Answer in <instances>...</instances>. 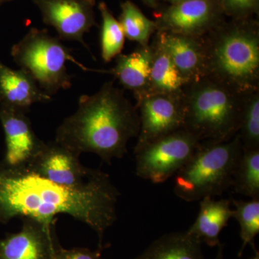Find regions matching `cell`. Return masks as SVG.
Listing matches in <instances>:
<instances>
[{
    "instance_id": "cell-1",
    "label": "cell",
    "mask_w": 259,
    "mask_h": 259,
    "mask_svg": "<svg viewBox=\"0 0 259 259\" xmlns=\"http://www.w3.org/2000/svg\"><path fill=\"white\" fill-rule=\"evenodd\" d=\"M120 194L108 175L97 169L86 184L69 187L29 170L0 161V223L16 217L45 222L66 214L92 228L102 245L104 234L117 220Z\"/></svg>"
},
{
    "instance_id": "cell-2",
    "label": "cell",
    "mask_w": 259,
    "mask_h": 259,
    "mask_svg": "<svg viewBox=\"0 0 259 259\" xmlns=\"http://www.w3.org/2000/svg\"><path fill=\"white\" fill-rule=\"evenodd\" d=\"M139 130L137 107L110 81L95 95L80 97L77 110L58 127L55 141L79 155L95 153L110 164L125 156Z\"/></svg>"
},
{
    "instance_id": "cell-3",
    "label": "cell",
    "mask_w": 259,
    "mask_h": 259,
    "mask_svg": "<svg viewBox=\"0 0 259 259\" xmlns=\"http://www.w3.org/2000/svg\"><path fill=\"white\" fill-rule=\"evenodd\" d=\"M203 39L207 76L239 95L259 91V24L256 20H224Z\"/></svg>"
},
{
    "instance_id": "cell-4",
    "label": "cell",
    "mask_w": 259,
    "mask_h": 259,
    "mask_svg": "<svg viewBox=\"0 0 259 259\" xmlns=\"http://www.w3.org/2000/svg\"><path fill=\"white\" fill-rule=\"evenodd\" d=\"M209 76L188 83L183 94L184 128L200 141H227L239 131L243 97Z\"/></svg>"
},
{
    "instance_id": "cell-5",
    "label": "cell",
    "mask_w": 259,
    "mask_h": 259,
    "mask_svg": "<svg viewBox=\"0 0 259 259\" xmlns=\"http://www.w3.org/2000/svg\"><path fill=\"white\" fill-rule=\"evenodd\" d=\"M243 147L239 135L227 141H201L175 175V193L186 202L222 195L232 187Z\"/></svg>"
},
{
    "instance_id": "cell-6",
    "label": "cell",
    "mask_w": 259,
    "mask_h": 259,
    "mask_svg": "<svg viewBox=\"0 0 259 259\" xmlns=\"http://www.w3.org/2000/svg\"><path fill=\"white\" fill-rule=\"evenodd\" d=\"M13 60L36 81L42 91L55 95L71 87V76L66 70V61H72L84 71H90L78 62L59 39L47 30L32 28L12 48Z\"/></svg>"
},
{
    "instance_id": "cell-7",
    "label": "cell",
    "mask_w": 259,
    "mask_h": 259,
    "mask_svg": "<svg viewBox=\"0 0 259 259\" xmlns=\"http://www.w3.org/2000/svg\"><path fill=\"white\" fill-rule=\"evenodd\" d=\"M200 143L185 128L155 140L134 151L136 175L154 184L163 183L190 161Z\"/></svg>"
},
{
    "instance_id": "cell-8",
    "label": "cell",
    "mask_w": 259,
    "mask_h": 259,
    "mask_svg": "<svg viewBox=\"0 0 259 259\" xmlns=\"http://www.w3.org/2000/svg\"><path fill=\"white\" fill-rule=\"evenodd\" d=\"M136 100L140 130L134 151L184 128L183 96L148 94Z\"/></svg>"
},
{
    "instance_id": "cell-9",
    "label": "cell",
    "mask_w": 259,
    "mask_h": 259,
    "mask_svg": "<svg viewBox=\"0 0 259 259\" xmlns=\"http://www.w3.org/2000/svg\"><path fill=\"white\" fill-rule=\"evenodd\" d=\"M224 20L217 0H188L163 8L154 21L158 32L203 37Z\"/></svg>"
},
{
    "instance_id": "cell-10",
    "label": "cell",
    "mask_w": 259,
    "mask_h": 259,
    "mask_svg": "<svg viewBox=\"0 0 259 259\" xmlns=\"http://www.w3.org/2000/svg\"><path fill=\"white\" fill-rule=\"evenodd\" d=\"M55 225L56 221L23 218L21 231L0 239V259H55L61 246Z\"/></svg>"
},
{
    "instance_id": "cell-11",
    "label": "cell",
    "mask_w": 259,
    "mask_h": 259,
    "mask_svg": "<svg viewBox=\"0 0 259 259\" xmlns=\"http://www.w3.org/2000/svg\"><path fill=\"white\" fill-rule=\"evenodd\" d=\"M41 13L44 23L55 28L63 40L87 44L83 35L95 22V0H32Z\"/></svg>"
},
{
    "instance_id": "cell-12",
    "label": "cell",
    "mask_w": 259,
    "mask_h": 259,
    "mask_svg": "<svg viewBox=\"0 0 259 259\" xmlns=\"http://www.w3.org/2000/svg\"><path fill=\"white\" fill-rule=\"evenodd\" d=\"M80 155L56 141L45 143L27 168L59 185L77 187L86 184L97 169L81 164Z\"/></svg>"
},
{
    "instance_id": "cell-13",
    "label": "cell",
    "mask_w": 259,
    "mask_h": 259,
    "mask_svg": "<svg viewBox=\"0 0 259 259\" xmlns=\"http://www.w3.org/2000/svg\"><path fill=\"white\" fill-rule=\"evenodd\" d=\"M0 122L6 146L3 161L12 166H27L41 151L45 142L34 132L25 112L0 107Z\"/></svg>"
},
{
    "instance_id": "cell-14",
    "label": "cell",
    "mask_w": 259,
    "mask_h": 259,
    "mask_svg": "<svg viewBox=\"0 0 259 259\" xmlns=\"http://www.w3.org/2000/svg\"><path fill=\"white\" fill-rule=\"evenodd\" d=\"M156 35L187 84L207 76L203 37L158 31Z\"/></svg>"
},
{
    "instance_id": "cell-15",
    "label": "cell",
    "mask_w": 259,
    "mask_h": 259,
    "mask_svg": "<svg viewBox=\"0 0 259 259\" xmlns=\"http://www.w3.org/2000/svg\"><path fill=\"white\" fill-rule=\"evenodd\" d=\"M51 100L25 70L11 69L0 61V107L28 113L33 104Z\"/></svg>"
},
{
    "instance_id": "cell-16",
    "label": "cell",
    "mask_w": 259,
    "mask_h": 259,
    "mask_svg": "<svg viewBox=\"0 0 259 259\" xmlns=\"http://www.w3.org/2000/svg\"><path fill=\"white\" fill-rule=\"evenodd\" d=\"M152 58L151 44L147 47L139 45L131 54L117 56L112 69L97 70V72L108 73L114 76L124 88L131 90L138 100L148 93Z\"/></svg>"
},
{
    "instance_id": "cell-17",
    "label": "cell",
    "mask_w": 259,
    "mask_h": 259,
    "mask_svg": "<svg viewBox=\"0 0 259 259\" xmlns=\"http://www.w3.org/2000/svg\"><path fill=\"white\" fill-rule=\"evenodd\" d=\"M198 215L187 232L196 239L210 247L221 244L219 236L233 218L231 201L223 199L214 200L204 197L199 201Z\"/></svg>"
},
{
    "instance_id": "cell-18",
    "label": "cell",
    "mask_w": 259,
    "mask_h": 259,
    "mask_svg": "<svg viewBox=\"0 0 259 259\" xmlns=\"http://www.w3.org/2000/svg\"><path fill=\"white\" fill-rule=\"evenodd\" d=\"M151 46L153 58L147 95L163 94L183 96L187 83L181 76L169 54L162 46L156 33L153 36Z\"/></svg>"
},
{
    "instance_id": "cell-19",
    "label": "cell",
    "mask_w": 259,
    "mask_h": 259,
    "mask_svg": "<svg viewBox=\"0 0 259 259\" xmlns=\"http://www.w3.org/2000/svg\"><path fill=\"white\" fill-rule=\"evenodd\" d=\"M134 259H207L202 243L187 231L167 233L153 242Z\"/></svg>"
},
{
    "instance_id": "cell-20",
    "label": "cell",
    "mask_w": 259,
    "mask_h": 259,
    "mask_svg": "<svg viewBox=\"0 0 259 259\" xmlns=\"http://www.w3.org/2000/svg\"><path fill=\"white\" fill-rule=\"evenodd\" d=\"M120 7L119 22L125 37L140 46L147 47L151 37L157 32L156 22L148 18L139 7L130 0L121 3Z\"/></svg>"
},
{
    "instance_id": "cell-21",
    "label": "cell",
    "mask_w": 259,
    "mask_h": 259,
    "mask_svg": "<svg viewBox=\"0 0 259 259\" xmlns=\"http://www.w3.org/2000/svg\"><path fill=\"white\" fill-rule=\"evenodd\" d=\"M231 187L236 193L259 199V148L243 149Z\"/></svg>"
},
{
    "instance_id": "cell-22",
    "label": "cell",
    "mask_w": 259,
    "mask_h": 259,
    "mask_svg": "<svg viewBox=\"0 0 259 259\" xmlns=\"http://www.w3.org/2000/svg\"><path fill=\"white\" fill-rule=\"evenodd\" d=\"M101 13V54L105 63H109L114 58L121 54L125 41V34L120 22L116 20L106 3L99 4Z\"/></svg>"
},
{
    "instance_id": "cell-23",
    "label": "cell",
    "mask_w": 259,
    "mask_h": 259,
    "mask_svg": "<svg viewBox=\"0 0 259 259\" xmlns=\"http://www.w3.org/2000/svg\"><path fill=\"white\" fill-rule=\"evenodd\" d=\"M231 202L235 207L233 218L238 221L241 228L242 246L238 256H241L246 245L256 250L255 238L259 233V199H251L248 202L232 199Z\"/></svg>"
},
{
    "instance_id": "cell-24",
    "label": "cell",
    "mask_w": 259,
    "mask_h": 259,
    "mask_svg": "<svg viewBox=\"0 0 259 259\" xmlns=\"http://www.w3.org/2000/svg\"><path fill=\"white\" fill-rule=\"evenodd\" d=\"M238 134L243 149L259 148V91L243 97Z\"/></svg>"
},
{
    "instance_id": "cell-25",
    "label": "cell",
    "mask_w": 259,
    "mask_h": 259,
    "mask_svg": "<svg viewBox=\"0 0 259 259\" xmlns=\"http://www.w3.org/2000/svg\"><path fill=\"white\" fill-rule=\"evenodd\" d=\"M225 16L231 19L253 18L258 14L259 0H217Z\"/></svg>"
},
{
    "instance_id": "cell-26",
    "label": "cell",
    "mask_w": 259,
    "mask_h": 259,
    "mask_svg": "<svg viewBox=\"0 0 259 259\" xmlns=\"http://www.w3.org/2000/svg\"><path fill=\"white\" fill-rule=\"evenodd\" d=\"M55 259H104L100 250H92L86 248H74L66 249L59 247L56 251Z\"/></svg>"
},
{
    "instance_id": "cell-27",
    "label": "cell",
    "mask_w": 259,
    "mask_h": 259,
    "mask_svg": "<svg viewBox=\"0 0 259 259\" xmlns=\"http://www.w3.org/2000/svg\"><path fill=\"white\" fill-rule=\"evenodd\" d=\"M218 252L217 256L215 257V258L214 259H224L223 258V245L220 244L218 245ZM250 259H259V252L258 250H255V254L253 255V257H252Z\"/></svg>"
},
{
    "instance_id": "cell-28",
    "label": "cell",
    "mask_w": 259,
    "mask_h": 259,
    "mask_svg": "<svg viewBox=\"0 0 259 259\" xmlns=\"http://www.w3.org/2000/svg\"><path fill=\"white\" fill-rule=\"evenodd\" d=\"M145 5L151 8H157L161 0H141Z\"/></svg>"
},
{
    "instance_id": "cell-29",
    "label": "cell",
    "mask_w": 259,
    "mask_h": 259,
    "mask_svg": "<svg viewBox=\"0 0 259 259\" xmlns=\"http://www.w3.org/2000/svg\"><path fill=\"white\" fill-rule=\"evenodd\" d=\"M168 3V5L178 4V3H183V2L188 1V0H163Z\"/></svg>"
},
{
    "instance_id": "cell-30",
    "label": "cell",
    "mask_w": 259,
    "mask_h": 259,
    "mask_svg": "<svg viewBox=\"0 0 259 259\" xmlns=\"http://www.w3.org/2000/svg\"><path fill=\"white\" fill-rule=\"evenodd\" d=\"M3 1V3H7V2H10V1H13V0H2Z\"/></svg>"
},
{
    "instance_id": "cell-31",
    "label": "cell",
    "mask_w": 259,
    "mask_h": 259,
    "mask_svg": "<svg viewBox=\"0 0 259 259\" xmlns=\"http://www.w3.org/2000/svg\"><path fill=\"white\" fill-rule=\"evenodd\" d=\"M2 4H3V1H2V0H0V5H1Z\"/></svg>"
}]
</instances>
